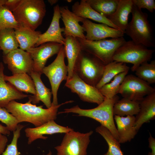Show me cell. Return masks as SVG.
I'll list each match as a JSON object with an SVG mask.
<instances>
[{"label": "cell", "instance_id": "cell-5", "mask_svg": "<svg viewBox=\"0 0 155 155\" xmlns=\"http://www.w3.org/2000/svg\"><path fill=\"white\" fill-rule=\"evenodd\" d=\"M154 52V50L130 40L125 41L116 50L113 60L118 62L132 64L131 69L134 72L141 64L150 61Z\"/></svg>", "mask_w": 155, "mask_h": 155}, {"label": "cell", "instance_id": "cell-7", "mask_svg": "<svg viewBox=\"0 0 155 155\" xmlns=\"http://www.w3.org/2000/svg\"><path fill=\"white\" fill-rule=\"evenodd\" d=\"M105 66L98 59L82 51L74 71L85 82L96 87L102 77Z\"/></svg>", "mask_w": 155, "mask_h": 155}, {"label": "cell", "instance_id": "cell-24", "mask_svg": "<svg viewBox=\"0 0 155 155\" xmlns=\"http://www.w3.org/2000/svg\"><path fill=\"white\" fill-rule=\"evenodd\" d=\"M133 5L132 0H119L115 11L107 18L124 33L128 23L129 16L131 13Z\"/></svg>", "mask_w": 155, "mask_h": 155}, {"label": "cell", "instance_id": "cell-3", "mask_svg": "<svg viewBox=\"0 0 155 155\" xmlns=\"http://www.w3.org/2000/svg\"><path fill=\"white\" fill-rule=\"evenodd\" d=\"M131 13L132 19L128 23L125 33L136 44L148 48L155 47L153 31L148 20V14L133 5Z\"/></svg>", "mask_w": 155, "mask_h": 155}, {"label": "cell", "instance_id": "cell-19", "mask_svg": "<svg viewBox=\"0 0 155 155\" xmlns=\"http://www.w3.org/2000/svg\"><path fill=\"white\" fill-rule=\"evenodd\" d=\"M64 36L65 42L63 46L68 62L67 80L72 76L82 51L77 38L68 35Z\"/></svg>", "mask_w": 155, "mask_h": 155}, {"label": "cell", "instance_id": "cell-32", "mask_svg": "<svg viewBox=\"0 0 155 155\" xmlns=\"http://www.w3.org/2000/svg\"><path fill=\"white\" fill-rule=\"evenodd\" d=\"M129 71L120 73L116 75L111 82L102 86L99 90L105 98H111L118 94L119 87Z\"/></svg>", "mask_w": 155, "mask_h": 155}, {"label": "cell", "instance_id": "cell-23", "mask_svg": "<svg viewBox=\"0 0 155 155\" xmlns=\"http://www.w3.org/2000/svg\"><path fill=\"white\" fill-rule=\"evenodd\" d=\"M28 75L34 81L36 92L35 95L28 97L29 99L31 100L32 103L34 104L38 103L41 101L47 108H50L52 105L51 100L52 93L51 89L47 88L42 81L41 79V74L32 70Z\"/></svg>", "mask_w": 155, "mask_h": 155}, {"label": "cell", "instance_id": "cell-2", "mask_svg": "<svg viewBox=\"0 0 155 155\" xmlns=\"http://www.w3.org/2000/svg\"><path fill=\"white\" fill-rule=\"evenodd\" d=\"M119 100V97L117 95L111 98H105L101 103L93 108L82 109L77 105L65 109L63 111L59 112L58 114L74 113L78 114V116L86 117L95 120L107 128L118 141L117 130L114 119L113 109L114 104Z\"/></svg>", "mask_w": 155, "mask_h": 155}, {"label": "cell", "instance_id": "cell-22", "mask_svg": "<svg viewBox=\"0 0 155 155\" xmlns=\"http://www.w3.org/2000/svg\"><path fill=\"white\" fill-rule=\"evenodd\" d=\"M72 11L77 16L105 24L111 27L119 30L107 18L94 10L86 1L81 0L75 2L72 7Z\"/></svg>", "mask_w": 155, "mask_h": 155}, {"label": "cell", "instance_id": "cell-31", "mask_svg": "<svg viewBox=\"0 0 155 155\" xmlns=\"http://www.w3.org/2000/svg\"><path fill=\"white\" fill-rule=\"evenodd\" d=\"M95 130L103 137L108 146L107 151L103 155H124L120 144L107 128L101 125L97 127Z\"/></svg>", "mask_w": 155, "mask_h": 155}, {"label": "cell", "instance_id": "cell-41", "mask_svg": "<svg viewBox=\"0 0 155 155\" xmlns=\"http://www.w3.org/2000/svg\"><path fill=\"white\" fill-rule=\"evenodd\" d=\"M0 133L4 135H9L10 131L9 130L6 126H4L0 124Z\"/></svg>", "mask_w": 155, "mask_h": 155}, {"label": "cell", "instance_id": "cell-1", "mask_svg": "<svg viewBox=\"0 0 155 155\" xmlns=\"http://www.w3.org/2000/svg\"><path fill=\"white\" fill-rule=\"evenodd\" d=\"M73 102V101L70 100L56 105L52 104L50 108L45 109L43 108L42 105L37 106L33 104L30 99L24 103L13 100L9 102L5 108L16 118L19 123L28 122L36 127L55 120L59 108L64 104Z\"/></svg>", "mask_w": 155, "mask_h": 155}, {"label": "cell", "instance_id": "cell-43", "mask_svg": "<svg viewBox=\"0 0 155 155\" xmlns=\"http://www.w3.org/2000/svg\"><path fill=\"white\" fill-rule=\"evenodd\" d=\"M6 0H0V7L5 5Z\"/></svg>", "mask_w": 155, "mask_h": 155}, {"label": "cell", "instance_id": "cell-17", "mask_svg": "<svg viewBox=\"0 0 155 155\" xmlns=\"http://www.w3.org/2000/svg\"><path fill=\"white\" fill-rule=\"evenodd\" d=\"M61 19L65 27L64 34L82 39H86L83 28L79 24L82 18L78 17L69 9L67 6L60 7Z\"/></svg>", "mask_w": 155, "mask_h": 155}, {"label": "cell", "instance_id": "cell-12", "mask_svg": "<svg viewBox=\"0 0 155 155\" xmlns=\"http://www.w3.org/2000/svg\"><path fill=\"white\" fill-rule=\"evenodd\" d=\"M3 60L13 75L23 73L28 74L33 70V61L30 55L20 48L3 55Z\"/></svg>", "mask_w": 155, "mask_h": 155}, {"label": "cell", "instance_id": "cell-44", "mask_svg": "<svg viewBox=\"0 0 155 155\" xmlns=\"http://www.w3.org/2000/svg\"><path fill=\"white\" fill-rule=\"evenodd\" d=\"M42 155H52V154L50 150H49L48 153H47L45 155L43 154Z\"/></svg>", "mask_w": 155, "mask_h": 155}, {"label": "cell", "instance_id": "cell-29", "mask_svg": "<svg viewBox=\"0 0 155 155\" xmlns=\"http://www.w3.org/2000/svg\"><path fill=\"white\" fill-rule=\"evenodd\" d=\"M19 47L15 29L7 28L0 31V47L5 55Z\"/></svg>", "mask_w": 155, "mask_h": 155}, {"label": "cell", "instance_id": "cell-6", "mask_svg": "<svg viewBox=\"0 0 155 155\" xmlns=\"http://www.w3.org/2000/svg\"><path fill=\"white\" fill-rule=\"evenodd\" d=\"M77 38L83 51L94 56L105 65L113 61L115 52L126 41L123 37L97 41Z\"/></svg>", "mask_w": 155, "mask_h": 155}, {"label": "cell", "instance_id": "cell-35", "mask_svg": "<svg viewBox=\"0 0 155 155\" xmlns=\"http://www.w3.org/2000/svg\"><path fill=\"white\" fill-rule=\"evenodd\" d=\"M25 126L20 124L18 125L16 129L13 131V137L11 143L7 146L1 155H20L18 150V141L20 136L21 131Z\"/></svg>", "mask_w": 155, "mask_h": 155}, {"label": "cell", "instance_id": "cell-45", "mask_svg": "<svg viewBox=\"0 0 155 155\" xmlns=\"http://www.w3.org/2000/svg\"><path fill=\"white\" fill-rule=\"evenodd\" d=\"M0 50H1V48H0Z\"/></svg>", "mask_w": 155, "mask_h": 155}, {"label": "cell", "instance_id": "cell-21", "mask_svg": "<svg viewBox=\"0 0 155 155\" xmlns=\"http://www.w3.org/2000/svg\"><path fill=\"white\" fill-rule=\"evenodd\" d=\"M114 119L117 125L119 143L123 144L130 142L138 131L134 127L135 116L128 115L124 117L115 115Z\"/></svg>", "mask_w": 155, "mask_h": 155}, {"label": "cell", "instance_id": "cell-33", "mask_svg": "<svg viewBox=\"0 0 155 155\" xmlns=\"http://www.w3.org/2000/svg\"><path fill=\"white\" fill-rule=\"evenodd\" d=\"M136 76L149 84L155 83V61L144 63L135 69Z\"/></svg>", "mask_w": 155, "mask_h": 155}, {"label": "cell", "instance_id": "cell-10", "mask_svg": "<svg viewBox=\"0 0 155 155\" xmlns=\"http://www.w3.org/2000/svg\"><path fill=\"white\" fill-rule=\"evenodd\" d=\"M155 91L150 84L132 74L127 75L120 85L118 94L123 98L140 101Z\"/></svg>", "mask_w": 155, "mask_h": 155}, {"label": "cell", "instance_id": "cell-30", "mask_svg": "<svg viewBox=\"0 0 155 155\" xmlns=\"http://www.w3.org/2000/svg\"><path fill=\"white\" fill-rule=\"evenodd\" d=\"M95 11L106 18L116 10L119 0H86Z\"/></svg>", "mask_w": 155, "mask_h": 155}, {"label": "cell", "instance_id": "cell-34", "mask_svg": "<svg viewBox=\"0 0 155 155\" xmlns=\"http://www.w3.org/2000/svg\"><path fill=\"white\" fill-rule=\"evenodd\" d=\"M20 26L12 12L4 5L0 7V31L7 28L15 30Z\"/></svg>", "mask_w": 155, "mask_h": 155}, {"label": "cell", "instance_id": "cell-25", "mask_svg": "<svg viewBox=\"0 0 155 155\" xmlns=\"http://www.w3.org/2000/svg\"><path fill=\"white\" fill-rule=\"evenodd\" d=\"M15 30L20 48L26 51L35 46L42 33L40 31H36L21 26Z\"/></svg>", "mask_w": 155, "mask_h": 155}, {"label": "cell", "instance_id": "cell-36", "mask_svg": "<svg viewBox=\"0 0 155 155\" xmlns=\"http://www.w3.org/2000/svg\"><path fill=\"white\" fill-rule=\"evenodd\" d=\"M0 121L5 124L10 131H13L19 123L16 118L5 108L0 107Z\"/></svg>", "mask_w": 155, "mask_h": 155}, {"label": "cell", "instance_id": "cell-38", "mask_svg": "<svg viewBox=\"0 0 155 155\" xmlns=\"http://www.w3.org/2000/svg\"><path fill=\"white\" fill-rule=\"evenodd\" d=\"M21 0H6L5 5L10 11H13L20 4Z\"/></svg>", "mask_w": 155, "mask_h": 155}, {"label": "cell", "instance_id": "cell-16", "mask_svg": "<svg viewBox=\"0 0 155 155\" xmlns=\"http://www.w3.org/2000/svg\"><path fill=\"white\" fill-rule=\"evenodd\" d=\"M73 129L60 125L55 120L50 121L38 127H28L25 130L26 136L28 138V144H30L38 139L46 140L48 138L43 135L58 133H66Z\"/></svg>", "mask_w": 155, "mask_h": 155}, {"label": "cell", "instance_id": "cell-42", "mask_svg": "<svg viewBox=\"0 0 155 155\" xmlns=\"http://www.w3.org/2000/svg\"><path fill=\"white\" fill-rule=\"evenodd\" d=\"M57 0H48V1L49 3L51 5H53L56 3L58 1Z\"/></svg>", "mask_w": 155, "mask_h": 155}, {"label": "cell", "instance_id": "cell-18", "mask_svg": "<svg viewBox=\"0 0 155 155\" xmlns=\"http://www.w3.org/2000/svg\"><path fill=\"white\" fill-rule=\"evenodd\" d=\"M139 102V111L135 117L134 127L138 131L142 125L155 118V91Z\"/></svg>", "mask_w": 155, "mask_h": 155}, {"label": "cell", "instance_id": "cell-13", "mask_svg": "<svg viewBox=\"0 0 155 155\" xmlns=\"http://www.w3.org/2000/svg\"><path fill=\"white\" fill-rule=\"evenodd\" d=\"M63 45L54 42H48L31 48L26 51L33 61V70L41 74L47 60L57 54Z\"/></svg>", "mask_w": 155, "mask_h": 155}, {"label": "cell", "instance_id": "cell-20", "mask_svg": "<svg viewBox=\"0 0 155 155\" xmlns=\"http://www.w3.org/2000/svg\"><path fill=\"white\" fill-rule=\"evenodd\" d=\"M4 67L0 63V107L5 108L11 101L28 97L23 93L9 83H6L4 78Z\"/></svg>", "mask_w": 155, "mask_h": 155}, {"label": "cell", "instance_id": "cell-39", "mask_svg": "<svg viewBox=\"0 0 155 155\" xmlns=\"http://www.w3.org/2000/svg\"><path fill=\"white\" fill-rule=\"evenodd\" d=\"M8 140L5 135L0 133V155L4 151Z\"/></svg>", "mask_w": 155, "mask_h": 155}, {"label": "cell", "instance_id": "cell-11", "mask_svg": "<svg viewBox=\"0 0 155 155\" xmlns=\"http://www.w3.org/2000/svg\"><path fill=\"white\" fill-rule=\"evenodd\" d=\"M65 86L70 89L72 92L76 94L84 102L98 105L105 98L98 89L85 82L75 71L72 77L66 81Z\"/></svg>", "mask_w": 155, "mask_h": 155}, {"label": "cell", "instance_id": "cell-15", "mask_svg": "<svg viewBox=\"0 0 155 155\" xmlns=\"http://www.w3.org/2000/svg\"><path fill=\"white\" fill-rule=\"evenodd\" d=\"M60 8L58 4L54 7L53 16L50 26L45 32L40 34L35 47L48 42L64 44L65 39L62 35L64 28L60 26L59 21L61 18Z\"/></svg>", "mask_w": 155, "mask_h": 155}, {"label": "cell", "instance_id": "cell-27", "mask_svg": "<svg viewBox=\"0 0 155 155\" xmlns=\"http://www.w3.org/2000/svg\"><path fill=\"white\" fill-rule=\"evenodd\" d=\"M129 68L125 63L115 61L105 65L102 77L96 87L99 89L104 85L110 82L116 75L129 71Z\"/></svg>", "mask_w": 155, "mask_h": 155}, {"label": "cell", "instance_id": "cell-26", "mask_svg": "<svg viewBox=\"0 0 155 155\" xmlns=\"http://www.w3.org/2000/svg\"><path fill=\"white\" fill-rule=\"evenodd\" d=\"M4 78L5 81L8 82L20 91L36 94L34 81L28 74L18 73L10 76L4 75Z\"/></svg>", "mask_w": 155, "mask_h": 155}, {"label": "cell", "instance_id": "cell-28", "mask_svg": "<svg viewBox=\"0 0 155 155\" xmlns=\"http://www.w3.org/2000/svg\"><path fill=\"white\" fill-rule=\"evenodd\" d=\"M139 109V101L123 97L114 104L113 114L121 117L134 116L138 113Z\"/></svg>", "mask_w": 155, "mask_h": 155}, {"label": "cell", "instance_id": "cell-8", "mask_svg": "<svg viewBox=\"0 0 155 155\" xmlns=\"http://www.w3.org/2000/svg\"><path fill=\"white\" fill-rule=\"evenodd\" d=\"M92 131L86 133L73 129L65 133L60 145L55 147L57 155H87Z\"/></svg>", "mask_w": 155, "mask_h": 155}, {"label": "cell", "instance_id": "cell-9", "mask_svg": "<svg viewBox=\"0 0 155 155\" xmlns=\"http://www.w3.org/2000/svg\"><path fill=\"white\" fill-rule=\"evenodd\" d=\"M65 57L63 45L55 60L48 66H45L42 71V73L48 77L51 84L53 96L52 104L54 105L58 104L57 92L61 82L67 78L68 68L64 60Z\"/></svg>", "mask_w": 155, "mask_h": 155}, {"label": "cell", "instance_id": "cell-14", "mask_svg": "<svg viewBox=\"0 0 155 155\" xmlns=\"http://www.w3.org/2000/svg\"><path fill=\"white\" fill-rule=\"evenodd\" d=\"M82 26L86 33V39L97 41L108 38H117L123 37L124 33L119 30L110 27L104 24L94 23L88 19L82 18Z\"/></svg>", "mask_w": 155, "mask_h": 155}, {"label": "cell", "instance_id": "cell-40", "mask_svg": "<svg viewBox=\"0 0 155 155\" xmlns=\"http://www.w3.org/2000/svg\"><path fill=\"white\" fill-rule=\"evenodd\" d=\"M149 134L148 139L149 147L151 149V151L148 153V155H155V139L150 133Z\"/></svg>", "mask_w": 155, "mask_h": 155}, {"label": "cell", "instance_id": "cell-4", "mask_svg": "<svg viewBox=\"0 0 155 155\" xmlns=\"http://www.w3.org/2000/svg\"><path fill=\"white\" fill-rule=\"evenodd\" d=\"M46 11L43 0H21L12 13L20 26L35 30L42 24Z\"/></svg>", "mask_w": 155, "mask_h": 155}, {"label": "cell", "instance_id": "cell-37", "mask_svg": "<svg viewBox=\"0 0 155 155\" xmlns=\"http://www.w3.org/2000/svg\"><path fill=\"white\" fill-rule=\"evenodd\" d=\"M133 5L138 8L146 9L152 13L155 9V1L154 0H132Z\"/></svg>", "mask_w": 155, "mask_h": 155}]
</instances>
